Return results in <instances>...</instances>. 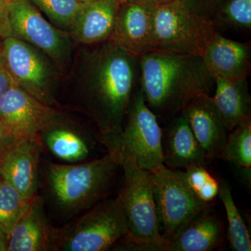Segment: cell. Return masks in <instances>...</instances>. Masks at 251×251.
Wrapping results in <instances>:
<instances>
[{
  "label": "cell",
  "mask_w": 251,
  "mask_h": 251,
  "mask_svg": "<svg viewBox=\"0 0 251 251\" xmlns=\"http://www.w3.org/2000/svg\"><path fill=\"white\" fill-rule=\"evenodd\" d=\"M138 79V57L111 40L105 41L87 57L81 98L86 112L100 130L103 143L121 135Z\"/></svg>",
  "instance_id": "obj_1"
},
{
  "label": "cell",
  "mask_w": 251,
  "mask_h": 251,
  "mask_svg": "<svg viewBox=\"0 0 251 251\" xmlns=\"http://www.w3.org/2000/svg\"><path fill=\"white\" fill-rule=\"evenodd\" d=\"M138 64L140 90L158 118L171 120L190 100L214 88L201 56L152 51L138 57Z\"/></svg>",
  "instance_id": "obj_2"
},
{
  "label": "cell",
  "mask_w": 251,
  "mask_h": 251,
  "mask_svg": "<svg viewBox=\"0 0 251 251\" xmlns=\"http://www.w3.org/2000/svg\"><path fill=\"white\" fill-rule=\"evenodd\" d=\"M99 159L77 165L49 163L48 181L57 205L67 213L89 209L100 201L121 168L113 150Z\"/></svg>",
  "instance_id": "obj_3"
},
{
  "label": "cell",
  "mask_w": 251,
  "mask_h": 251,
  "mask_svg": "<svg viewBox=\"0 0 251 251\" xmlns=\"http://www.w3.org/2000/svg\"><path fill=\"white\" fill-rule=\"evenodd\" d=\"M128 232L118 197L97 202L65 227L54 229V251L110 250Z\"/></svg>",
  "instance_id": "obj_4"
},
{
  "label": "cell",
  "mask_w": 251,
  "mask_h": 251,
  "mask_svg": "<svg viewBox=\"0 0 251 251\" xmlns=\"http://www.w3.org/2000/svg\"><path fill=\"white\" fill-rule=\"evenodd\" d=\"M119 153L124 171V185L119 193L128 232L125 237L130 240L167 243L160 229L151 171L140 168L133 154L118 148H109Z\"/></svg>",
  "instance_id": "obj_5"
},
{
  "label": "cell",
  "mask_w": 251,
  "mask_h": 251,
  "mask_svg": "<svg viewBox=\"0 0 251 251\" xmlns=\"http://www.w3.org/2000/svg\"><path fill=\"white\" fill-rule=\"evenodd\" d=\"M216 31L212 21L188 11L181 0L156 3L153 51L202 57Z\"/></svg>",
  "instance_id": "obj_6"
},
{
  "label": "cell",
  "mask_w": 251,
  "mask_h": 251,
  "mask_svg": "<svg viewBox=\"0 0 251 251\" xmlns=\"http://www.w3.org/2000/svg\"><path fill=\"white\" fill-rule=\"evenodd\" d=\"M126 118L121 135L104 145L131 153L138 166L146 171L163 164V136L158 117L147 105L139 87L133 92Z\"/></svg>",
  "instance_id": "obj_7"
},
{
  "label": "cell",
  "mask_w": 251,
  "mask_h": 251,
  "mask_svg": "<svg viewBox=\"0 0 251 251\" xmlns=\"http://www.w3.org/2000/svg\"><path fill=\"white\" fill-rule=\"evenodd\" d=\"M161 234L166 241L181 226L210 206L200 201L176 170L162 164L151 171Z\"/></svg>",
  "instance_id": "obj_8"
},
{
  "label": "cell",
  "mask_w": 251,
  "mask_h": 251,
  "mask_svg": "<svg viewBox=\"0 0 251 251\" xmlns=\"http://www.w3.org/2000/svg\"><path fill=\"white\" fill-rule=\"evenodd\" d=\"M9 8L11 36L35 46L63 64L70 50L69 32L48 22L29 0L9 3Z\"/></svg>",
  "instance_id": "obj_9"
},
{
  "label": "cell",
  "mask_w": 251,
  "mask_h": 251,
  "mask_svg": "<svg viewBox=\"0 0 251 251\" xmlns=\"http://www.w3.org/2000/svg\"><path fill=\"white\" fill-rule=\"evenodd\" d=\"M1 57L18 87L41 101L52 104V71L34 48L9 36L2 39Z\"/></svg>",
  "instance_id": "obj_10"
},
{
  "label": "cell",
  "mask_w": 251,
  "mask_h": 251,
  "mask_svg": "<svg viewBox=\"0 0 251 251\" xmlns=\"http://www.w3.org/2000/svg\"><path fill=\"white\" fill-rule=\"evenodd\" d=\"M57 120L52 107L18 86L0 97V122L16 140L39 138Z\"/></svg>",
  "instance_id": "obj_11"
},
{
  "label": "cell",
  "mask_w": 251,
  "mask_h": 251,
  "mask_svg": "<svg viewBox=\"0 0 251 251\" xmlns=\"http://www.w3.org/2000/svg\"><path fill=\"white\" fill-rule=\"evenodd\" d=\"M154 0H126L120 4L110 40L140 57L153 51Z\"/></svg>",
  "instance_id": "obj_12"
},
{
  "label": "cell",
  "mask_w": 251,
  "mask_h": 251,
  "mask_svg": "<svg viewBox=\"0 0 251 251\" xmlns=\"http://www.w3.org/2000/svg\"><path fill=\"white\" fill-rule=\"evenodd\" d=\"M41 146L39 138H23L0 158V176L25 199L36 196Z\"/></svg>",
  "instance_id": "obj_13"
},
{
  "label": "cell",
  "mask_w": 251,
  "mask_h": 251,
  "mask_svg": "<svg viewBox=\"0 0 251 251\" xmlns=\"http://www.w3.org/2000/svg\"><path fill=\"white\" fill-rule=\"evenodd\" d=\"M181 113L208 159L219 158L227 140V130L212 97L208 94L196 96Z\"/></svg>",
  "instance_id": "obj_14"
},
{
  "label": "cell",
  "mask_w": 251,
  "mask_h": 251,
  "mask_svg": "<svg viewBox=\"0 0 251 251\" xmlns=\"http://www.w3.org/2000/svg\"><path fill=\"white\" fill-rule=\"evenodd\" d=\"M206 70L214 77L236 80L249 77L251 70V42L227 39L216 31L202 55Z\"/></svg>",
  "instance_id": "obj_15"
},
{
  "label": "cell",
  "mask_w": 251,
  "mask_h": 251,
  "mask_svg": "<svg viewBox=\"0 0 251 251\" xmlns=\"http://www.w3.org/2000/svg\"><path fill=\"white\" fill-rule=\"evenodd\" d=\"M120 4L119 0H94L82 3L68 31L71 38L82 44L110 40Z\"/></svg>",
  "instance_id": "obj_16"
},
{
  "label": "cell",
  "mask_w": 251,
  "mask_h": 251,
  "mask_svg": "<svg viewBox=\"0 0 251 251\" xmlns=\"http://www.w3.org/2000/svg\"><path fill=\"white\" fill-rule=\"evenodd\" d=\"M54 239L42 198L36 196L8 236L7 251H53Z\"/></svg>",
  "instance_id": "obj_17"
},
{
  "label": "cell",
  "mask_w": 251,
  "mask_h": 251,
  "mask_svg": "<svg viewBox=\"0 0 251 251\" xmlns=\"http://www.w3.org/2000/svg\"><path fill=\"white\" fill-rule=\"evenodd\" d=\"M163 151V164L174 170L205 167L208 159L181 112L170 120Z\"/></svg>",
  "instance_id": "obj_18"
},
{
  "label": "cell",
  "mask_w": 251,
  "mask_h": 251,
  "mask_svg": "<svg viewBox=\"0 0 251 251\" xmlns=\"http://www.w3.org/2000/svg\"><path fill=\"white\" fill-rule=\"evenodd\" d=\"M224 239L221 221L205 209L180 227L168 240L167 251H210L221 247Z\"/></svg>",
  "instance_id": "obj_19"
},
{
  "label": "cell",
  "mask_w": 251,
  "mask_h": 251,
  "mask_svg": "<svg viewBox=\"0 0 251 251\" xmlns=\"http://www.w3.org/2000/svg\"><path fill=\"white\" fill-rule=\"evenodd\" d=\"M214 103L227 130L251 122V99L248 77L236 80L214 78Z\"/></svg>",
  "instance_id": "obj_20"
},
{
  "label": "cell",
  "mask_w": 251,
  "mask_h": 251,
  "mask_svg": "<svg viewBox=\"0 0 251 251\" xmlns=\"http://www.w3.org/2000/svg\"><path fill=\"white\" fill-rule=\"evenodd\" d=\"M54 156L68 162H76L87 158L90 147L85 138L71 128L57 126V120L41 137Z\"/></svg>",
  "instance_id": "obj_21"
},
{
  "label": "cell",
  "mask_w": 251,
  "mask_h": 251,
  "mask_svg": "<svg viewBox=\"0 0 251 251\" xmlns=\"http://www.w3.org/2000/svg\"><path fill=\"white\" fill-rule=\"evenodd\" d=\"M219 158L237 167L243 176L251 182V122L238 126L227 135Z\"/></svg>",
  "instance_id": "obj_22"
},
{
  "label": "cell",
  "mask_w": 251,
  "mask_h": 251,
  "mask_svg": "<svg viewBox=\"0 0 251 251\" xmlns=\"http://www.w3.org/2000/svg\"><path fill=\"white\" fill-rule=\"evenodd\" d=\"M219 182L218 196L222 201L227 214L228 239L231 248L235 251H251L250 234L234 202L230 188L223 179L219 180Z\"/></svg>",
  "instance_id": "obj_23"
},
{
  "label": "cell",
  "mask_w": 251,
  "mask_h": 251,
  "mask_svg": "<svg viewBox=\"0 0 251 251\" xmlns=\"http://www.w3.org/2000/svg\"><path fill=\"white\" fill-rule=\"evenodd\" d=\"M31 200L25 199L11 185L1 178L0 229L7 238L21 216L27 210Z\"/></svg>",
  "instance_id": "obj_24"
},
{
  "label": "cell",
  "mask_w": 251,
  "mask_h": 251,
  "mask_svg": "<svg viewBox=\"0 0 251 251\" xmlns=\"http://www.w3.org/2000/svg\"><path fill=\"white\" fill-rule=\"evenodd\" d=\"M215 27H227L239 30L251 28V0H226L212 19Z\"/></svg>",
  "instance_id": "obj_25"
},
{
  "label": "cell",
  "mask_w": 251,
  "mask_h": 251,
  "mask_svg": "<svg viewBox=\"0 0 251 251\" xmlns=\"http://www.w3.org/2000/svg\"><path fill=\"white\" fill-rule=\"evenodd\" d=\"M196 197L206 204H211L219 195V182L204 166H193L185 171L176 170Z\"/></svg>",
  "instance_id": "obj_26"
},
{
  "label": "cell",
  "mask_w": 251,
  "mask_h": 251,
  "mask_svg": "<svg viewBox=\"0 0 251 251\" xmlns=\"http://www.w3.org/2000/svg\"><path fill=\"white\" fill-rule=\"evenodd\" d=\"M54 25L69 31L82 3L77 0H29Z\"/></svg>",
  "instance_id": "obj_27"
},
{
  "label": "cell",
  "mask_w": 251,
  "mask_h": 251,
  "mask_svg": "<svg viewBox=\"0 0 251 251\" xmlns=\"http://www.w3.org/2000/svg\"><path fill=\"white\" fill-rule=\"evenodd\" d=\"M226 0H181L188 11L212 21L214 15L220 6Z\"/></svg>",
  "instance_id": "obj_28"
},
{
  "label": "cell",
  "mask_w": 251,
  "mask_h": 251,
  "mask_svg": "<svg viewBox=\"0 0 251 251\" xmlns=\"http://www.w3.org/2000/svg\"><path fill=\"white\" fill-rule=\"evenodd\" d=\"M9 4L0 1V39H1L11 36Z\"/></svg>",
  "instance_id": "obj_29"
},
{
  "label": "cell",
  "mask_w": 251,
  "mask_h": 251,
  "mask_svg": "<svg viewBox=\"0 0 251 251\" xmlns=\"http://www.w3.org/2000/svg\"><path fill=\"white\" fill-rule=\"evenodd\" d=\"M16 82L5 67L4 62L0 55V97L8 90L16 86ZM18 86V85H17Z\"/></svg>",
  "instance_id": "obj_30"
},
{
  "label": "cell",
  "mask_w": 251,
  "mask_h": 251,
  "mask_svg": "<svg viewBox=\"0 0 251 251\" xmlns=\"http://www.w3.org/2000/svg\"><path fill=\"white\" fill-rule=\"evenodd\" d=\"M16 141L17 140L10 134L4 126L0 122V158L14 146Z\"/></svg>",
  "instance_id": "obj_31"
},
{
  "label": "cell",
  "mask_w": 251,
  "mask_h": 251,
  "mask_svg": "<svg viewBox=\"0 0 251 251\" xmlns=\"http://www.w3.org/2000/svg\"><path fill=\"white\" fill-rule=\"evenodd\" d=\"M0 251H7V236L0 229Z\"/></svg>",
  "instance_id": "obj_32"
},
{
  "label": "cell",
  "mask_w": 251,
  "mask_h": 251,
  "mask_svg": "<svg viewBox=\"0 0 251 251\" xmlns=\"http://www.w3.org/2000/svg\"><path fill=\"white\" fill-rule=\"evenodd\" d=\"M156 3H164L168 2V1H173V0H154Z\"/></svg>",
  "instance_id": "obj_33"
},
{
  "label": "cell",
  "mask_w": 251,
  "mask_h": 251,
  "mask_svg": "<svg viewBox=\"0 0 251 251\" xmlns=\"http://www.w3.org/2000/svg\"><path fill=\"white\" fill-rule=\"evenodd\" d=\"M1 1H4L6 3L15 2V1H20V0H0Z\"/></svg>",
  "instance_id": "obj_34"
},
{
  "label": "cell",
  "mask_w": 251,
  "mask_h": 251,
  "mask_svg": "<svg viewBox=\"0 0 251 251\" xmlns=\"http://www.w3.org/2000/svg\"><path fill=\"white\" fill-rule=\"evenodd\" d=\"M77 1H80L81 3H85L88 2V1H94V0H77Z\"/></svg>",
  "instance_id": "obj_35"
},
{
  "label": "cell",
  "mask_w": 251,
  "mask_h": 251,
  "mask_svg": "<svg viewBox=\"0 0 251 251\" xmlns=\"http://www.w3.org/2000/svg\"><path fill=\"white\" fill-rule=\"evenodd\" d=\"M1 47H2V39H0V55H1Z\"/></svg>",
  "instance_id": "obj_36"
},
{
  "label": "cell",
  "mask_w": 251,
  "mask_h": 251,
  "mask_svg": "<svg viewBox=\"0 0 251 251\" xmlns=\"http://www.w3.org/2000/svg\"><path fill=\"white\" fill-rule=\"evenodd\" d=\"M119 1H120V2H122V1H126V0H119Z\"/></svg>",
  "instance_id": "obj_37"
},
{
  "label": "cell",
  "mask_w": 251,
  "mask_h": 251,
  "mask_svg": "<svg viewBox=\"0 0 251 251\" xmlns=\"http://www.w3.org/2000/svg\"><path fill=\"white\" fill-rule=\"evenodd\" d=\"M0 182H1V176H0Z\"/></svg>",
  "instance_id": "obj_38"
}]
</instances>
